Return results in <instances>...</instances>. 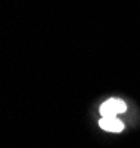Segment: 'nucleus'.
Masks as SVG:
<instances>
[{
    "instance_id": "nucleus-2",
    "label": "nucleus",
    "mask_w": 140,
    "mask_h": 148,
    "mask_svg": "<svg viewBox=\"0 0 140 148\" xmlns=\"http://www.w3.org/2000/svg\"><path fill=\"white\" fill-rule=\"evenodd\" d=\"M99 126L108 132H121L124 129V123L121 120H118L116 117H102L99 120Z\"/></svg>"
},
{
    "instance_id": "nucleus-1",
    "label": "nucleus",
    "mask_w": 140,
    "mask_h": 148,
    "mask_svg": "<svg viewBox=\"0 0 140 148\" xmlns=\"http://www.w3.org/2000/svg\"><path fill=\"white\" fill-rule=\"evenodd\" d=\"M127 110V104L119 98H109L100 106L102 117H116V114L124 113Z\"/></svg>"
}]
</instances>
